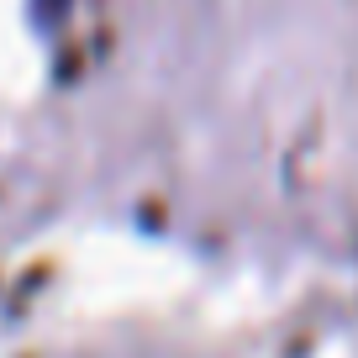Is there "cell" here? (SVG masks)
Returning a JSON list of instances; mask_svg holds the SVG:
<instances>
[{
    "mask_svg": "<svg viewBox=\"0 0 358 358\" xmlns=\"http://www.w3.org/2000/svg\"><path fill=\"white\" fill-rule=\"evenodd\" d=\"M64 11H69V0H32V22H37V32H53V27L64 22Z\"/></svg>",
    "mask_w": 358,
    "mask_h": 358,
    "instance_id": "1",
    "label": "cell"
}]
</instances>
